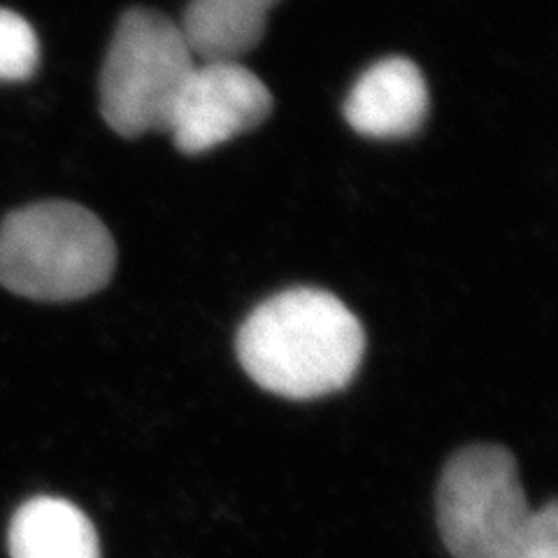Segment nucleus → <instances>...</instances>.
Instances as JSON below:
<instances>
[{
  "mask_svg": "<svg viewBox=\"0 0 558 558\" xmlns=\"http://www.w3.org/2000/svg\"><path fill=\"white\" fill-rule=\"evenodd\" d=\"M8 547L12 558H100L98 533L77 505L38 496L14 512Z\"/></svg>",
  "mask_w": 558,
  "mask_h": 558,
  "instance_id": "nucleus-7",
  "label": "nucleus"
},
{
  "mask_svg": "<svg viewBox=\"0 0 558 558\" xmlns=\"http://www.w3.org/2000/svg\"><path fill=\"white\" fill-rule=\"evenodd\" d=\"M428 86L410 59L389 57L371 65L349 92L342 114L356 133L373 140H403L424 126Z\"/></svg>",
  "mask_w": 558,
  "mask_h": 558,
  "instance_id": "nucleus-6",
  "label": "nucleus"
},
{
  "mask_svg": "<svg viewBox=\"0 0 558 558\" xmlns=\"http://www.w3.org/2000/svg\"><path fill=\"white\" fill-rule=\"evenodd\" d=\"M435 502L442 543L453 558H519L533 510L510 449L470 445L453 453Z\"/></svg>",
  "mask_w": 558,
  "mask_h": 558,
  "instance_id": "nucleus-4",
  "label": "nucleus"
},
{
  "mask_svg": "<svg viewBox=\"0 0 558 558\" xmlns=\"http://www.w3.org/2000/svg\"><path fill=\"white\" fill-rule=\"evenodd\" d=\"M279 0H191L180 28L198 61H242L264 40Z\"/></svg>",
  "mask_w": 558,
  "mask_h": 558,
  "instance_id": "nucleus-8",
  "label": "nucleus"
},
{
  "mask_svg": "<svg viewBox=\"0 0 558 558\" xmlns=\"http://www.w3.org/2000/svg\"><path fill=\"white\" fill-rule=\"evenodd\" d=\"M519 558H558V508L554 500L543 510L531 512L521 535Z\"/></svg>",
  "mask_w": 558,
  "mask_h": 558,
  "instance_id": "nucleus-10",
  "label": "nucleus"
},
{
  "mask_svg": "<svg viewBox=\"0 0 558 558\" xmlns=\"http://www.w3.org/2000/svg\"><path fill=\"white\" fill-rule=\"evenodd\" d=\"M114 266L108 226L77 203H33L0 223V284L24 299L82 301L110 284Z\"/></svg>",
  "mask_w": 558,
  "mask_h": 558,
  "instance_id": "nucleus-2",
  "label": "nucleus"
},
{
  "mask_svg": "<svg viewBox=\"0 0 558 558\" xmlns=\"http://www.w3.org/2000/svg\"><path fill=\"white\" fill-rule=\"evenodd\" d=\"M235 349L244 373L260 389L314 400L356 377L365 330L338 295L301 287L260 303L240 326Z\"/></svg>",
  "mask_w": 558,
  "mask_h": 558,
  "instance_id": "nucleus-1",
  "label": "nucleus"
},
{
  "mask_svg": "<svg viewBox=\"0 0 558 558\" xmlns=\"http://www.w3.org/2000/svg\"><path fill=\"white\" fill-rule=\"evenodd\" d=\"M196 61L178 22L156 10L131 8L119 20L102 63V119L121 137L166 133L172 105Z\"/></svg>",
  "mask_w": 558,
  "mask_h": 558,
  "instance_id": "nucleus-3",
  "label": "nucleus"
},
{
  "mask_svg": "<svg viewBox=\"0 0 558 558\" xmlns=\"http://www.w3.org/2000/svg\"><path fill=\"white\" fill-rule=\"evenodd\" d=\"M40 65V43L22 14L0 8V82H24Z\"/></svg>",
  "mask_w": 558,
  "mask_h": 558,
  "instance_id": "nucleus-9",
  "label": "nucleus"
},
{
  "mask_svg": "<svg viewBox=\"0 0 558 558\" xmlns=\"http://www.w3.org/2000/svg\"><path fill=\"white\" fill-rule=\"evenodd\" d=\"M272 94L242 61H196L172 105L166 133L182 154L196 156L260 126Z\"/></svg>",
  "mask_w": 558,
  "mask_h": 558,
  "instance_id": "nucleus-5",
  "label": "nucleus"
}]
</instances>
